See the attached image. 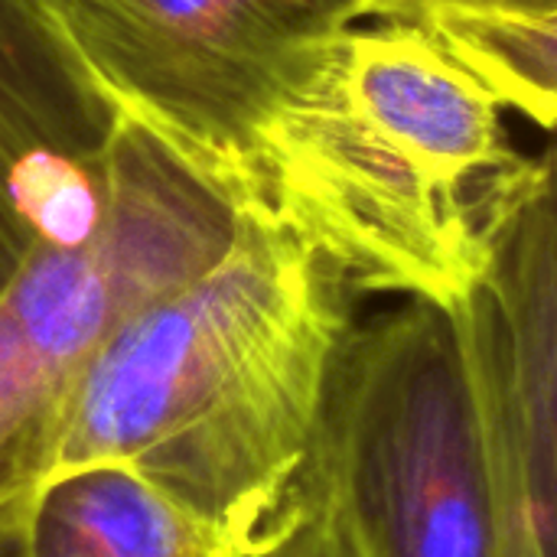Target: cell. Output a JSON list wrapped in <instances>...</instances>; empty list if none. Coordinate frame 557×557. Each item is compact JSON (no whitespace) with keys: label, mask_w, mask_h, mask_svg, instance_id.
Listing matches in <instances>:
<instances>
[{"label":"cell","mask_w":557,"mask_h":557,"mask_svg":"<svg viewBox=\"0 0 557 557\" xmlns=\"http://www.w3.org/2000/svg\"><path fill=\"white\" fill-rule=\"evenodd\" d=\"M356 300L317 248L245 212L212 268L144 304L98 349L46 486L124 467L228 555L251 552L304 483Z\"/></svg>","instance_id":"obj_1"},{"label":"cell","mask_w":557,"mask_h":557,"mask_svg":"<svg viewBox=\"0 0 557 557\" xmlns=\"http://www.w3.org/2000/svg\"><path fill=\"white\" fill-rule=\"evenodd\" d=\"M503 104L421 23L359 20L261 124L245 212L356 294L457 307L486 271V202L519 160Z\"/></svg>","instance_id":"obj_2"},{"label":"cell","mask_w":557,"mask_h":557,"mask_svg":"<svg viewBox=\"0 0 557 557\" xmlns=\"http://www.w3.org/2000/svg\"><path fill=\"white\" fill-rule=\"evenodd\" d=\"M300 486L352 557H512L519 473L473 297L352 326Z\"/></svg>","instance_id":"obj_3"},{"label":"cell","mask_w":557,"mask_h":557,"mask_svg":"<svg viewBox=\"0 0 557 557\" xmlns=\"http://www.w3.org/2000/svg\"><path fill=\"white\" fill-rule=\"evenodd\" d=\"M242 215L202 160L124 111L101 215L49 235L0 290V542L23 532L98 349L144 304L212 268Z\"/></svg>","instance_id":"obj_4"},{"label":"cell","mask_w":557,"mask_h":557,"mask_svg":"<svg viewBox=\"0 0 557 557\" xmlns=\"http://www.w3.org/2000/svg\"><path fill=\"white\" fill-rule=\"evenodd\" d=\"M59 10L121 108L202 160L242 212L261 124L362 20L359 0H59Z\"/></svg>","instance_id":"obj_5"},{"label":"cell","mask_w":557,"mask_h":557,"mask_svg":"<svg viewBox=\"0 0 557 557\" xmlns=\"http://www.w3.org/2000/svg\"><path fill=\"white\" fill-rule=\"evenodd\" d=\"M121 117L59 0H0V290L98 202Z\"/></svg>","instance_id":"obj_6"},{"label":"cell","mask_w":557,"mask_h":557,"mask_svg":"<svg viewBox=\"0 0 557 557\" xmlns=\"http://www.w3.org/2000/svg\"><path fill=\"white\" fill-rule=\"evenodd\" d=\"M486 336L539 557H557V137L519 157L486 202Z\"/></svg>","instance_id":"obj_7"},{"label":"cell","mask_w":557,"mask_h":557,"mask_svg":"<svg viewBox=\"0 0 557 557\" xmlns=\"http://www.w3.org/2000/svg\"><path fill=\"white\" fill-rule=\"evenodd\" d=\"M20 539L26 557H235L180 503L124 467L52 480Z\"/></svg>","instance_id":"obj_8"},{"label":"cell","mask_w":557,"mask_h":557,"mask_svg":"<svg viewBox=\"0 0 557 557\" xmlns=\"http://www.w3.org/2000/svg\"><path fill=\"white\" fill-rule=\"evenodd\" d=\"M428 26L503 104L539 131L557 137V13L490 16L424 13Z\"/></svg>","instance_id":"obj_9"},{"label":"cell","mask_w":557,"mask_h":557,"mask_svg":"<svg viewBox=\"0 0 557 557\" xmlns=\"http://www.w3.org/2000/svg\"><path fill=\"white\" fill-rule=\"evenodd\" d=\"M242 557H352L326 509L300 486L281 519Z\"/></svg>","instance_id":"obj_10"},{"label":"cell","mask_w":557,"mask_h":557,"mask_svg":"<svg viewBox=\"0 0 557 557\" xmlns=\"http://www.w3.org/2000/svg\"><path fill=\"white\" fill-rule=\"evenodd\" d=\"M362 20H418L424 13H490V16H545L557 13V0H359Z\"/></svg>","instance_id":"obj_11"},{"label":"cell","mask_w":557,"mask_h":557,"mask_svg":"<svg viewBox=\"0 0 557 557\" xmlns=\"http://www.w3.org/2000/svg\"><path fill=\"white\" fill-rule=\"evenodd\" d=\"M512 557H539L535 539H532V525L525 516V503L519 496V509H516V532H512Z\"/></svg>","instance_id":"obj_12"},{"label":"cell","mask_w":557,"mask_h":557,"mask_svg":"<svg viewBox=\"0 0 557 557\" xmlns=\"http://www.w3.org/2000/svg\"><path fill=\"white\" fill-rule=\"evenodd\" d=\"M0 557H26L23 552V539H10V542H0Z\"/></svg>","instance_id":"obj_13"}]
</instances>
